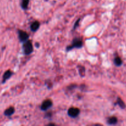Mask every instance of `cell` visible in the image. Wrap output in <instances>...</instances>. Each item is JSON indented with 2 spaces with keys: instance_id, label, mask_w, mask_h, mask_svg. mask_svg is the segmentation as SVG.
I'll list each match as a JSON object with an SVG mask.
<instances>
[{
  "instance_id": "6da1fadb",
  "label": "cell",
  "mask_w": 126,
  "mask_h": 126,
  "mask_svg": "<svg viewBox=\"0 0 126 126\" xmlns=\"http://www.w3.org/2000/svg\"><path fill=\"white\" fill-rule=\"evenodd\" d=\"M23 50L25 55H29L33 52V45L31 42V41L27 40L25 42H24L23 45Z\"/></svg>"
},
{
  "instance_id": "7a4b0ae2",
  "label": "cell",
  "mask_w": 126,
  "mask_h": 126,
  "mask_svg": "<svg viewBox=\"0 0 126 126\" xmlns=\"http://www.w3.org/2000/svg\"><path fill=\"white\" fill-rule=\"evenodd\" d=\"M82 46L83 42L82 41V39H79V38H75L72 41V45L67 47V50H70V49H73V48H80L82 47Z\"/></svg>"
},
{
  "instance_id": "3957f363",
  "label": "cell",
  "mask_w": 126,
  "mask_h": 126,
  "mask_svg": "<svg viewBox=\"0 0 126 126\" xmlns=\"http://www.w3.org/2000/svg\"><path fill=\"white\" fill-rule=\"evenodd\" d=\"M80 113V110L77 108L72 107L70 108L68 110V114L71 118H76Z\"/></svg>"
},
{
  "instance_id": "277c9868",
  "label": "cell",
  "mask_w": 126,
  "mask_h": 126,
  "mask_svg": "<svg viewBox=\"0 0 126 126\" xmlns=\"http://www.w3.org/2000/svg\"><path fill=\"white\" fill-rule=\"evenodd\" d=\"M52 105H53V102L51 100H46L42 103V105H41V109L43 111H46L47 110L50 108Z\"/></svg>"
},
{
  "instance_id": "5b68a950",
  "label": "cell",
  "mask_w": 126,
  "mask_h": 126,
  "mask_svg": "<svg viewBox=\"0 0 126 126\" xmlns=\"http://www.w3.org/2000/svg\"><path fill=\"white\" fill-rule=\"evenodd\" d=\"M19 40L21 41V42H25L26 41L28 40V37H29V35L26 33L25 32L22 30H19Z\"/></svg>"
},
{
  "instance_id": "8992f818",
  "label": "cell",
  "mask_w": 126,
  "mask_h": 126,
  "mask_svg": "<svg viewBox=\"0 0 126 126\" xmlns=\"http://www.w3.org/2000/svg\"><path fill=\"white\" fill-rule=\"evenodd\" d=\"M12 74H13V73H12L11 71H10V70H7V71H6L3 75V78H2V82L4 83V82H5V81H6V80L9 79L10 77L12 75Z\"/></svg>"
},
{
  "instance_id": "52a82bcc",
  "label": "cell",
  "mask_w": 126,
  "mask_h": 126,
  "mask_svg": "<svg viewBox=\"0 0 126 126\" xmlns=\"http://www.w3.org/2000/svg\"><path fill=\"white\" fill-rule=\"evenodd\" d=\"M40 27V22L38 21L33 22L30 25V29L32 32H36Z\"/></svg>"
},
{
  "instance_id": "ba28073f",
  "label": "cell",
  "mask_w": 126,
  "mask_h": 126,
  "mask_svg": "<svg viewBox=\"0 0 126 126\" xmlns=\"http://www.w3.org/2000/svg\"><path fill=\"white\" fill-rule=\"evenodd\" d=\"M14 108L13 107H9V108L6 109L4 111V115L6 116H10L14 113Z\"/></svg>"
},
{
  "instance_id": "9c48e42d",
  "label": "cell",
  "mask_w": 126,
  "mask_h": 126,
  "mask_svg": "<svg viewBox=\"0 0 126 126\" xmlns=\"http://www.w3.org/2000/svg\"><path fill=\"white\" fill-rule=\"evenodd\" d=\"M117 123V119L116 117H111L107 120V123L110 125H114Z\"/></svg>"
},
{
  "instance_id": "30bf717a",
  "label": "cell",
  "mask_w": 126,
  "mask_h": 126,
  "mask_svg": "<svg viewBox=\"0 0 126 126\" xmlns=\"http://www.w3.org/2000/svg\"><path fill=\"white\" fill-rule=\"evenodd\" d=\"M28 3H29V0H22L21 2V6H22L23 9H26L28 7Z\"/></svg>"
},
{
  "instance_id": "8fae6325",
  "label": "cell",
  "mask_w": 126,
  "mask_h": 126,
  "mask_svg": "<svg viewBox=\"0 0 126 126\" xmlns=\"http://www.w3.org/2000/svg\"><path fill=\"white\" fill-rule=\"evenodd\" d=\"M114 63L116 64V66H121L122 63V60L121 59V58H119V57H117L115 58Z\"/></svg>"
},
{
  "instance_id": "7c38bea8",
  "label": "cell",
  "mask_w": 126,
  "mask_h": 126,
  "mask_svg": "<svg viewBox=\"0 0 126 126\" xmlns=\"http://www.w3.org/2000/svg\"><path fill=\"white\" fill-rule=\"evenodd\" d=\"M117 104L119 105V106L121 108H126V105L124 104L123 101H122L120 98H118V99H117Z\"/></svg>"
}]
</instances>
